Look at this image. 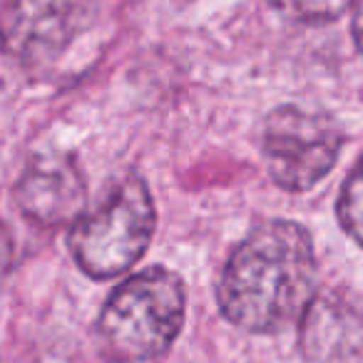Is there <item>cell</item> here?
Instances as JSON below:
<instances>
[{
    "instance_id": "obj_9",
    "label": "cell",
    "mask_w": 363,
    "mask_h": 363,
    "mask_svg": "<svg viewBox=\"0 0 363 363\" xmlns=\"http://www.w3.org/2000/svg\"><path fill=\"white\" fill-rule=\"evenodd\" d=\"M351 33H353V40H356L358 52L363 55V0H356L353 21H351Z\"/></svg>"
},
{
    "instance_id": "obj_7",
    "label": "cell",
    "mask_w": 363,
    "mask_h": 363,
    "mask_svg": "<svg viewBox=\"0 0 363 363\" xmlns=\"http://www.w3.org/2000/svg\"><path fill=\"white\" fill-rule=\"evenodd\" d=\"M338 222L343 232L363 247V157L351 169L348 179L343 182L341 197L336 204Z\"/></svg>"
},
{
    "instance_id": "obj_3",
    "label": "cell",
    "mask_w": 363,
    "mask_h": 363,
    "mask_svg": "<svg viewBox=\"0 0 363 363\" xmlns=\"http://www.w3.org/2000/svg\"><path fill=\"white\" fill-rule=\"evenodd\" d=\"M155 204L140 177H122L70 229L75 264L92 279L125 274L147 252L155 234Z\"/></svg>"
},
{
    "instance_id": "obj_4",
    "label": "cell",
    "mask_w": 363,
    "mask_h": 363,
    "mask_svg": "<svg viewBox=\"0 0 363 363\" xmlns=\"http://www.w3.org/2000/svg\"><path fill=\"white\" fill-rule=\"evenodd\" d=\"M264 157L272 179L286 192H306L333 169L343 132L328 115L277 107L264 125Z\"/></svg>"
},
{
    "instance_id": "obj_6",
    "label": "cell",
    "mask_w": 363,
    "mask_h": 363,
    "mask_svg": "<svg viewBox=\"0 0 363 363\" xmlns=\"http://www.w3.org/2000/svg\"><path fill=\"white\" fill-rule=\"evenodd\" d=\"M87 187L77 162L60 152H40L23 169L16 184V202L30 222L57 227L80 219Z\"/></svg>"
},
{
    "instance_id": "obj_8",
    "label": "cell",
    "mask_w": 363,
    "mask_h": 363,
    "mask_svg": "<svg viewBox=\"0 0 363 363\" xmlns=\"http://www.w3.org/2000/svg\"><path fill=\"white\" fill-rule=\"evenodd\" d=\"M279 8L289 16L306 23H326L338 18L353 0H277Z\"/></svg>"
},
{
    "instance_id": "obj_1",
    "label": "cell",
    "mask_w": 363,
    "mask_h": 363,
    "mask_svg": "<svg viewBox=\"0 0 363 363\" xmlns=\"http://www.w3.org/2000/svg\"><path fill=\"white\" fill-rule=\"evenodd\" d=\"M316 284L311 234L296 222L269 219L234 249L219 281V308L234 326L272 333L296 321Z\"/></svg>"
},
{
    "instance_id": "obj_5",
    "label": "cell",
    "mask_w": 363,
    "mask_h": 363,
    "mask_svg": "<svg viewBox=\"0 0 363 363\" xmlns=\"http://www.w3.org/2000/svg\"><path fill=\"white\" fill-rule=\"evenodd\" d=\"M97 0H13L8 50L23 62L57 57L92 21Z\"/></svg>"
},
{
    "instance_id": "obj_2",
    "label": "cell",
    "mask_w": 363,
    "mask_h": 363,
    "mask_svg": "<svg viewBox=\"0 0 363 363\" xmlns=\"http://www.w3.org/2000/svg\"><path fill=\"white\" fill-rule=\"evenodd\" d=\"M187 291L174 272L150 267L112 291L97 321L102 351L117 363L160 358L179 336Z\"/></svg>"
}]
</instances>
